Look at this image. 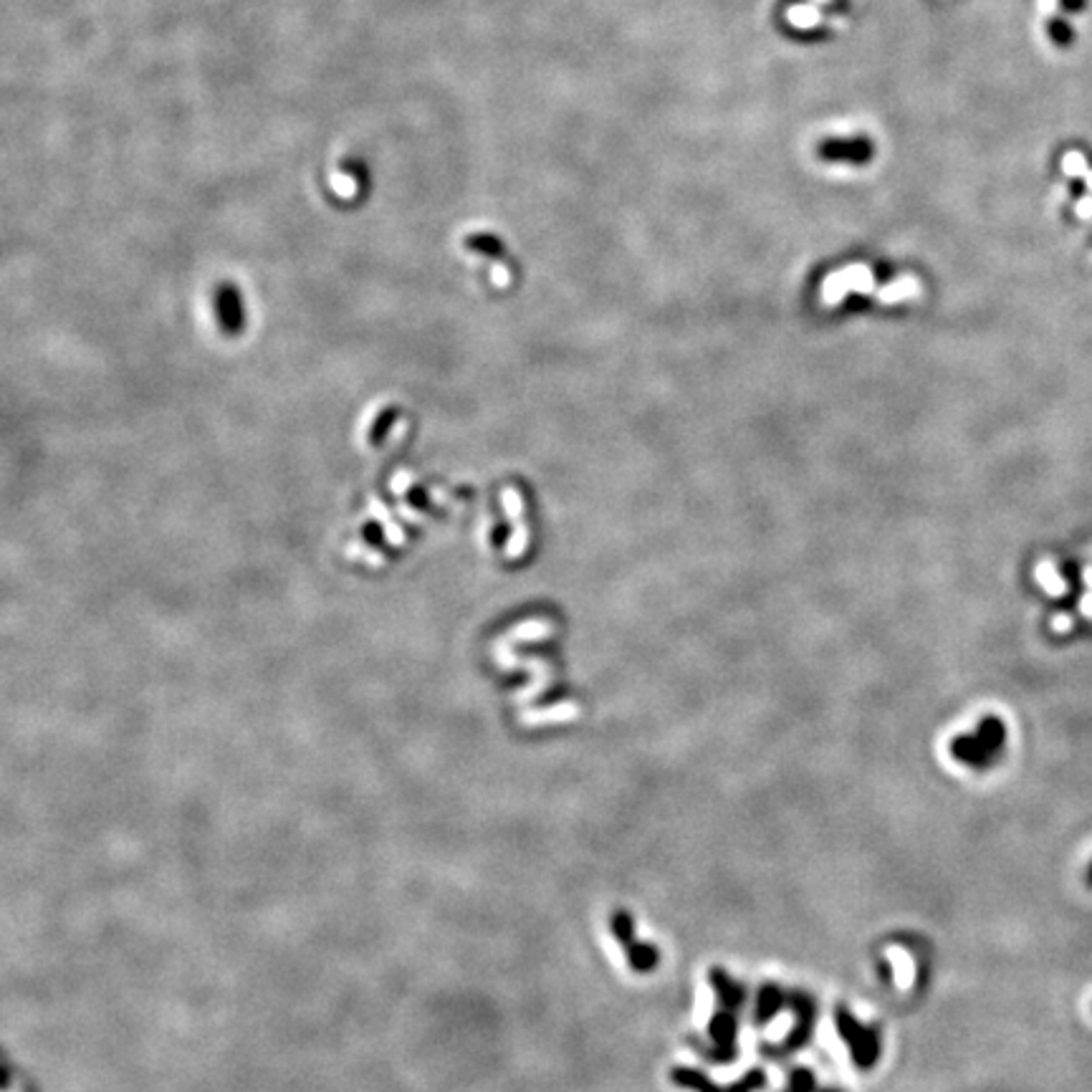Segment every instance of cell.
<instances>
[{
  "label": "cell",
  "mask_w": 1092,
  "mask_h": 1092,
  "mask_svg": "<svg viewBox=\"0 0 1092 1092\" xmlns=\"http://www.w3.org/2000/svg\"><path fill=\"white\" fill-rule=\"evenodd\" d=\"M837 1024H839V1032H842L844 1042L849 1044V1049H852V1057L854 1062L860 1067H872L877 1060V1052H880V1044H877V1037L872 1034V1029L862 1027V1024L854 1022L852 1017H849L847 1011H837Z\"/></svg>",
  "instance_id": "6da1fadb"
},
{
  "label": "cell",
  "mask_w": 1092,
  "mask_h": 1092,
  "mask_svg": "<svg viewBox=\"0 0 1092 1092\" xmlns=\"http://www.w3.org/2000/svg\"><path fill=\"white\" fill-rule=\"evenodd\" d=\"M625 953H628L635 971H650V968L658 963V951H655V946H650V943H633V946H630Z\"/></svg>",
  "instance_id": "277c9868"
},
{
  "label": "cell",
  "mask_w": 1092,
  "mask_h": 1092,
  "mask_svg": "<svg viewBox=\"0 0 1092 1092\" xmlns=\"http://www.w3.org/2000/svg\"><path fill=\"white\" fill-rule=\"evenodd\" d=\"M673 1080H676L678 1085L696 1087V1090H701V1092H721V1090H716L714 1082L706 1080V1077L701 1075V1072H696V1070H683V1067H678V1070H673Z\"/></svg>",
  "instance_id": "5b68a950"
},
{
  "label": "cell",
  "mask_w": 1092,
  "mask_h": 1092,
  "mask_svg": "<svg viewBox=\"0 0 1092 1092\" xmlns=\"http://www.w3.org/2000/svg\"><path fill=\"white\" fill-rule=\"evenodd\" d=\"M711 1037L719 1042L721 1057H734V1037H736V1017L734 1011L724 1009L719 1017L711 1022Z\"/></svg>",
  "instance_id": "3957f363"
},
{
  "label": "cell",
  "mask_w": 1092,
  "mask_h": 1092,
  "mask_svg": "<svg viewBox=\"0 0 1092 1092\" xmlns=\"http://www.w3.org/2000/svg\"><path fill=\"white\" fill-rule=\"evenodd\" d=\"M779 1006H782V994H779L777 986H767V989L762 991V999H759V1019H762V1022L772 1019L774 1014H777Z\"/></svg>",
  "instance_id": "8992f818"
},
{
  "label": "cell",
  "mask_w": 1092,
  "mask_h": 1092,
  "mask_svg": "<svg viewBox=\"0 0 1092 1092\" xmlns=\"http://www.w3.org/2000/svg\"><path fill=\"white\" fill-rule=\"evenodd\" d=\"M827 1092H829V1090H827Z\"/></svg>",
  "instance_id": "ba28073f"
},
{
  "label": "cell",
  "mask_w": 1092,
  "mask_h": 1092,
  "mask_svg": "<svg viewBox=\"0 0 1092 1092\" xmlns=\"http://www.w3.org/2000/svg\"><path fill=\"white\" fill-rule=\"evenodd\" d=\"M812 1087H815V1080L807 1070H797L792 1075V1092H810Z\"/></svg>",
  "instance_id": "52a82bcc"
},
{
  "label": "cell",
  "mask_w": 1092,
  "mask_h": 1092,
  "mask_svg": "<svg viewBox=\"0 0 1092 1092\" xmlns=\"http://www.w3.org/2000/svg\"><path fill=\"white\" fill-rule=\"evenodd\" d=\"M822 160H849L854 165H862L872 158V145L867 140H832L819 147Z\"/></svg>",
  "instance_id": "7a4b0ae2"
}]
</instances>
